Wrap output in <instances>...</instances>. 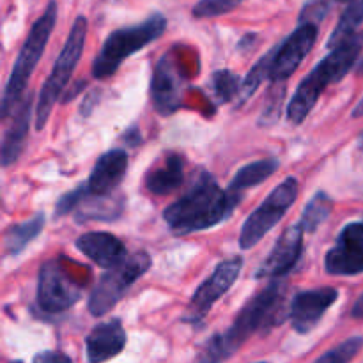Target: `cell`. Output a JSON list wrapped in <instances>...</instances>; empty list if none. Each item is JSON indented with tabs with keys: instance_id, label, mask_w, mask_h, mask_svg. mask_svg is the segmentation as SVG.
Segmentation results:
<instances>
[{
	"instance_id": "obj_1",
	"label": "cell",
	"mask_w": 363,
	"mask_h": 363,
	"mask_svg": "<svg viewBox=\"0 0 363 363\" xmlns=\"http://www.w3.org/2000/svg\"><path fill=\"white\" fill-rule=\"evenodd\" d=\"M286 286L273 280L259 294H255L236 315L230 328L208 340L199 353L201 362H222L233 357L255 332L268 333L277 325L289 318V308L284 311Z\"/></svg>"
},
{
	"instance_id": "obj_27",
	"label": "cell",
	"mask_w": 363,
	"mask_h": 363,
	"mask_svg": "<svg viewBox=\"0 0 363 363\" xmlns=\"http://www.w3.org/2000/svg\"><path fill=\"white\" fill-rule=\"evenodd\" d=\"M211 87L218 101L227 103L233 101L234 98L240 96L241 80L238 74H234L229 69H220L211 74Z\"/></svg>"
},
{
	"instance_id": "obj_30",
	"label": "cell",
	"mask_w": 363,
	"mask_h": 363,
	"mask_svg": "<svg viewBox=\"0 0 363 363\" xmlns=\"http://www.w3.org/2000/svg\"><path fill=\"white\" fill-rule=\"evenodd\" d=\"M87 195H89L87 184H82V186L64 194L55 204V216L62 218V216L69 215L71 211H77V208L84 202V199L87 197Z\"/></svg>"
},
{
	"instance_id": "obj_35",
	"label": "cell",
	"mask_w": 363,
	"mask_h": 363,
	"mask_svg": "<svg viewBox=\"0 0 363 363\" xmlns=\"http://www.w3.org/2000/svg\"><path fill=\"white\" fill-rule=\"evenodd\" d=\"M351 318L358 319V321H363V294L354 301L353 311H351Z\"/></svg>"
},
{
	"instance_id": "obj_4",
	"label": "cell",
	"mask_w": 363,
	"mask_h": 363,
	"mask_svg": "<svg viewBox=\"0 0 363 363\" xmlns=\"http://www.w3.org/2000/svg\"><path fill=\"white\" fill-rule=\"evenodd\" d=\"M57 21V2H48L45 13L35 20L28 30L27 39H25L23 46H21L20 53H18L16 60L11 69L9 80H7L6 91H4L2 98V119H7L11 112H14V105H20L21 96L25 94L28 80H30L32 73H34L35 66L41 60L43 52H45L46 45L50 41L53 27Z\"/></svg>"
},
{
	"instance_id": "obj_23",
	"label": "cell",
	"mask_w": 363,
	"mask_h": 363,
	"mask_svg": "<svg viewBox=\"0 0 363 363\" xmlns=\"http://www.w3.org/2000/svg\"><path fill=\"white\" fill-rule=\"evenodd\" d=\"M43 227H45V215H43V213H38V215L32 216L30 220H25L23 223L11 225L9 229H7L6 238H4V245H6L7 254H21V252L25 250V247L39 236Z\"/></svg>"
},
{
	"instance_id": "obj_14",
	"label": "cell",
	"mask_w": 363,
	"mask_h": 363,
	"mask_svg": "<svg viewBox=\"0 0 363 363\" xmlns=\"http://www.w3.org/2000/svg\"><path fill=\"white\" fill-rule=\"evenodd\" d=\"M151 98L160 116L177 112L183 103V77H181L174 57L165 53L156 62L151 80Z\"/></svg>"
},
{
	"instance_id": "obj_36",
	"label": "cell",
	"mask_w": 363,
	"mask_h": 363,
	"mask_svg": "<svg viewBox=\"0 0 363 363\" xmlns=\"http://www.w3.org/2000/svg\"><path fill=\"white\" fill-rule=\"evenodd\" d=\"M84 87H85L84 82H77V84H74V89H71V91H67V94L64 96L62 103H69V99H73L74 96H77L78 92H80V89H84Z\"/></svg>"
},
{
	"instance_id": "obj_10",
	"label": "cell",
	"mask_w": 363,
	"mask_h": 363,
	"mask_svg": "<svg viewBox=\"0 0 363 363\" xmlns=\"http://www.w3.org/2000/svg\"><path fill=\"white\" fill-rule=\"evenodd\" d=\"M241 268H243V257L241 255H234V257L225 259L216 266L215 272L206 279L204 282L199 286L195 291L194 298H191L190 305H188L186 312H184L183 319L186 323H201L213 305L234 286V282L240 277Z\"/></svg>"
},
{
	"instance_id": "obj_7",
	"label": "cell",
	"mask_w": 363,
	"mask_h": 363,
	"mask_svg": "<svg viewBox=\"0 0 363 363\" xmlns=\"http://www.w3.org/2000/svg\"><path fill=\"white\" fill-rule=\"evenodd\" d=\"M151 264V255L140 250L135 252L133 255H128L126 261L116 268L106 269L89 296V312L94 318L108 314L123 300L128 289L149 272Z\"/></svg>"
},
{
	"instance_id": "obj_16",
	"label": "cell",
	"mask_w": 363,
	"mask_h": 363,
	"mask_svg": "<svg viewBox=\"0 0 363 363\" xmlns=\"http://www.w3.org/2000/svg\"><path fill=\"white\" fill-rule=\"evenodd\" d=\"M128 170V152L123 149H110L101 155L92 169L87 181L89 194L96 197L112 195L113 190L123 183Z\"/></svg>"
},
{
	"instance_id": "obj_18",
	"label": "cell",
	"mask_w": 363,
	"mask_h": 363,
	"mask_svg": "<svg viewBox=\"0 0 363 363\" xmlns=\"http://www.w3.org/2000/svg\"><path fill=\"white\" fill-rule=\"evenodd\" d=\"M77 248L103 269H112L126 261L128 250L123 241L110 233H87L77 240Z\"/></svg>"
},
{
	"instance_id": "obj_34",
	"label": "cell",
	"mask_w": 363,
	"mask_h": 363,
	"mask_svg": "<svg viewBox=\"0 0 363 363\" xmlns=\"http://www.w3.org/2000/svg\"><path fill=\"white\" fill-rule=\"evenodd\" d=\"M98 94H99L98 91L91 92V94H89V101H84V103H82V110H80L82 116H89V113H91L92 106H94V103L98 101Z\"/></svg>"
},
{
	"instance_id": "obj_12",
	"label": "cell",
	"mask_w": 363,
	"mask_h": 363,
	"mask_svg": "<svg viewBox=\"0 0 363 363\" xmlns=\"http://www.w3.org/2000/svg\"><path fill=\"white\" fill-rule=\"evenodd\" d=\"M318 34V23H311V21L308 23H300V27L277 48L272 74H269V80L273 84H282L287 78L293 77L294 71L307 59L308 52L315 45Z\"/></svg>"
},
{
	"instance_id": "obj_20",
	"label": "cell",
	"mask_w": 363,
	"mask_h": 363,
	"mask_svg": "<svg viewBox=\"0 0 363 363\" xmlns=\"http://www.w3.org/2000/svg\"><path fill=\"white\" fill-rule=\"evenodd\" d=\"M184 181V158L177 152H169L160 163H155L145 176V188L152 195H169Z\"/></svg>"
},
{
	"instance_id": "obj_31",
	"label": "cell",
	"mask_w": 363,
	"mask_h": 363,
	"mask_svg": "<svg viewBox=\"0 0 363 363\" xmlns=\"http://www.w3.org/2000/svg\"><path fill=\"white\" fill-rule=\"evenodd\" d=\"M330 4H332V0H308V4L300 14V23H308V21L319 23L328 14Z\"/></svg>"
},
{
	"instance_id": "obj_38",
	"label": "cell",
	"mask_w": 363,
	"mask_h": 363,
	"mask_svg": "<svg viewBox=\"0 0 363 363\" xmlns=\"http://www.w3.org/2000/svg\"><path fill=\"white\" fill-rule=\"evenodd\" d=\"M357 74L358 77H363V60L360 62V66H358V69H357Z\"/></svg>"
},
{
	"instance_id": "obj_19",
	"label": "cell",
	"mask_w": 363,
	"mask_h": 363,
	"mask_svg": "<svg viewBox=\"0 0 363 363\" xmlns=\"http://www.w3.org/2000/svg\"><path fill=\"white\" fill-rule=\"evenodd\" d=\"M32 103H34V96L28 92L18 105L16 113H13V123H11L9 130L6 131V137L2 140V165L9 167L20 158L21 151H23L25 140H27L28 130H30L32 123Z\"/></svg>"
},
{
	"instance_id": "obj_3",
	"label": "cell",
	"mask_w": 363,
	"mask_h": 363,
	"mask_svg": "<svg viewBox=\"0 0 363 363\" xmlns=\"http://www.w3.org/2000/svg\"><path fill=\"white\" fill-rule=\"evenodd\" d=\"M363 50V32H354L351 38L344 39L340 45L332 48V52L303 78L287 106V119L293 124H301L312 112L315 103L321 98L323 91L333 82H340Z\"/></svg>"
},
{
	"instance_id": "obj_15",
	"label": "cell",
	"mask_w": 363,
	"mask_h": 363,
	"mask_svg": "<svg viewBox=\"0 0 363 363\" xmlns=\"http://www.w3.org/2000/svg\"><path fill=\"white\" fill-rule=\"evenodd\" d=\"M303 227L300 222L287 227L277 240L272 254L264 259L261 268L255 272V279H282L300 261L303 254Z\"/></svg>"
},
{
	"instance_id": "obj_39",
	"label": "cell",
	"mask_w": 363,
	"mask_h": 363,
	"mask_svg": "<svg viewBox=\"0 0 363 363\" xmlns=\"http://www.w3.org/2000/svg\"><path fill=\"white\" fill-rule=\"evenodd\" d=\"M339 2H351V0H339Z\"/></svg>"
},
{
	"instance_id": "obj_17",
	"label": "cell",
	"mask_w": 363,
	"mask_h": 363,
	"mask_svg": "<svg viewBox=\"0 0 363 363\" xmlns=\"http://www.w3.org/2000/svg\"><path fill=\"white\" fill-rule=\"evenodd\" d=\"M126 332L121 319H110V321L98 323L85 339V350H87V360L91 363H101L112 360L117 354L123 353L126 346Z\"/></svg>"
},
{
	"instance_id": "obj_26",
	"label": "cell",
	"mask_w": 363,
	"mask_h": 363,
	"mask_svg": "<svg viewBox=\"0 0 363 363\" xmlns=\"http://www.w3.org/2000/svg\"><path fill=\"white\" fill-rule=\"evenodd\" d=\"M362 23H363V0H351L350 6L346 7V11H344L342 16H340L337 27L333 28L326 46H328L330 50L335 48V46L340 45L344 39L351 38V35L358 30V27H360Z\"/></svg>"
},
{
	"instance_id": "obj_11",
	"label": "cell",
	"mask_w": 363,
	"mask_h": 363,
	"mask_svg": "<svg viewBox=\"0 0 363 363\" xmlns=\"http://www.w3.org/2000/svg\"><path fill=\"white\" fill-rule=\"evenodd\" d=\"M325 269L333 277L363 273V222L347 223L325 257Z\"/></svg>"
},
{
	"instance_id": "obj_21",
	"label": "cell",
	"mask_w": 363,
	"mask_h": 363,
	"mask_svg": "<svg viewBox=\"0 0 363 363\" xmlns=\"http://www.w3.org/2000/svg\"><path fill=\"white\" fill-rule=\"evenodd\" d=\"M123 197H112V195L96 197V195L89 194L84 199V202L77 208L74 220L78 223L89 222V220H94V222H113V220H117L123 215Z\"/></svg>"
},
{
	"instance_id": "obj_37",
	"label": "cell",
	"mask_w": 363,
	"mask_h": 363,
	"mask_svg": "<svg viewBox=\"0 0 363 363\" xmlns=\"http://www.w3.org/2000/svg\"><path fill=\"white\" fill-rule=\"evenodd\" d=\"M351 116H353L354 119H358V117H363V98L360 99V103L354 106V110H353V113H351Z\"/></svg>"
},
{
	"instance_id": "obj_2",
	"label": "cell",
	"mask_w": 363,
	"mask_h": 363,
	"mask_svg": "<svg viewBox=\"0 0 363 363\" xmlns=\"http://www.w3.org/2000/svg\"><path fill=\"white\" fill-rule=\"evenodd\" d=\"M238 199L227 190H222L208 170L201 169L195 174L190 190L163 211V220L176 236L208 230L229 218Z\"/></svg>"
},
{
	"instance_id": "obj_32",
	"label": "cell",
	"mask_w": 363,
	"mask_h": 363,
	"mask_svg": "<svg viewBox=\"0 0 363 363\" xmlns=\"http://www.w3.org/2000/svg\"><path fill=\"white\" fill-rule=\"evenodd\" d=\"M34 362H43V363H57V362H66L69 363L71 358L67 354L60 353V351H46V353L38 354L34 357Z\"/></svg>"
},
{
	"instance_id": "obj_24",
	"label": "cell",
	"mask_w": 363,
	"mask_h": 363,
	"mask_svg": "<svg viewBox=\"0 0 363 363\" xmlns=\"http://www.w3.org/2000/svg\"><path fill=\"white\" fill-rule=\"evenodd\" d=\"M333 211V201L326 191H318L311 201L305 206L303 213H301L300 225L303 227L305 233L314 234L326 220L330 218Z\"/></svg>"
},
{
	"instance_id": "obj_29",
	"label": "cell",
	"mask_w": 363,
	"mask_h": 363,
	"mask_svg": "<svg viewBox=\"0 0 363 363\" xmlns=\"http://www.w3.org/2000/svg\"><path fill=\"white\" fill-rule=\"evenodd\" d=\"M243 0H201L195 4L194 16L195 18H215L229 13L234 7H238Z\"/></svg>"
},
{
	"instance_id": "obj_22",
	"label": "cell",
	"mask_w": 363,
	"mask_h": 363,
	"mask_svg": "<svg viewBox=\"0 0 363 363\" xmlns=\"http://www.w3.org/2000/svg\"><path fill=\"white\" fill-rule=\"evenodd\" d=\"M279 167H280L279 160L275 158H266V160H259V162H254V163H248V165H245L243 169L238 170L236 176H234L233 181H230L227 191H229L234 199L241 201V197H243V194L248 190V188H254L257 186V184L264 183L268 177H272L273 174L279 170Z\"/></svg>"
},
{
	"instance_id": "obj_25",
	"label": "cell",
	"mask_w": 363,
	"mask_h": 363,
	"mask_svg": "<svg viewBox=\"0 0 363 363\" xmlns=\"http://www.w3.org/2000/svg\"><path fill=\"white\" fill-rule=\"evenodd\" d=\"M277 48H279V46H275L272 52H268L266 55H262L261 59L255 62V66L248 71V74L245 77V80L241 82V91H240V96H238V106L243 105V103H247L248 99L255 94V91L261 87L262 82L268 80L269 74H272V66H273V59H275Z\"/></svg>"
},
{
	"instance_id": "obj_6",
	"label": "cell",
	"mask_w": 363,
	"mask_h": 363,
	"mask_svg": "<svg viewBox=\"0 0 363 363\" xmlns=\"http://www.w3.org/2000/svg\"><path fill=\"white\" fill-rule=\"evenodd\" d=\"M85 38H87V20H85V16H78L71 27L69 35H67L59 57H57L52 73L48 74L41 89L38 106H35V130L41 131L45 128L53 106L64 94V89L69 84L82 52H84Z\"/></svg>"
},
{
	"instance_id": "obj_8",
	"label": "cell",
	"mask_w": 363,
	"mask_h": 363,
	"mask_svg": "<svg viewBox=\"0 0 363 363\" xmlns=\"http://www.w3.org/2000/svg\"><path fill=\"white\" fill-rule=\"evenodd\" d=\"M298 188H300V184H298L296 177H287L248 216L240 233L241 250H250L252 247H255L286 216V213L296 201Z\"/></svg>"
},
{
	"instance_id": "obj_33",
	"label": "cell",
	"mask_w": 363,
	"mask_h": 363,
	"mask_svg": "<svg viewBox=\"0 0 363 363\" xmlns=\"http://www.w3.org/2000/svg\"><path fill=\"white\" fill-rule=\"evenodd\" d=\"M142 137L140 133H138V128L133 126L131 130H128L126 133H124V142H128V145H131V147H135V145L140 144Z\"/></svg>"
},
{
	"instance_id": "obj_13",
	"label": "cell",
	"mask_w": 363,
	"mask_h": 363,
	"mask_svg": "<svg viewBox=\"0 0 363 363\" xmlns=\"http://www.w3.org/2000/svg\"><path fill=\"white\" fill-rule=\"evenodd\" d=\"M337 298L339 291L335 287H319V289L301 291L294 294L289 305V319L293 328L300 335L311 333L319 325L326 311L335 303Z\"/></svg>"
},
{
	"instance_id": "obj_28",
	"label": "cell",
	"mask_w": 363,
	"mask_h": 363,
	"mask_svg": "<svg viewBox=\"0 0 363 363\" xmlns=\"http://www.w3.org/2000/svg\"><path fill=\"white\" fill-rule=\"evenodd\" d=\"M362 347H363V337H351V339L344 340L342 344H339V346H335L333 350H330L328 353H325L323 357H319L318 362L347 363L360 353Z\"/></svg>"
},
{
	"instance_id": "obj_5",
	"label": "cell",
	"mask_w": 363,
	"mask_h": 363,
	"mask_svg": "<svg viewBox=\"0 0 363 363\" xmlns=\"http://www.w3.org/2000/svg\"><path fill=\"white\" fill-rule=\"evenodd\" d=\"M167 28V18L155 13L142 23L133 27H123L113 30L103 43L101 50L92 62V77L96 80H106L112 77L128 57L145 48L160 38Z\"/></svg>"
},
{
	"instance_id": "obj_9",
	"label": "cell",
	"mask_w": 363,
	"mask_h": 363,
	"mask_svg": "<svg viewBox=\"0 0 363 363\" xmlns=\"http://www.w3.org/2000/svg\"><path fill=\"white\" fill-rule=\"evenodd\" d=\"M84 296V287L73 280L59 264V261H46L39 269L38 307L46 314H60L69 311Z\"/></svg>"
}]
</instances>
